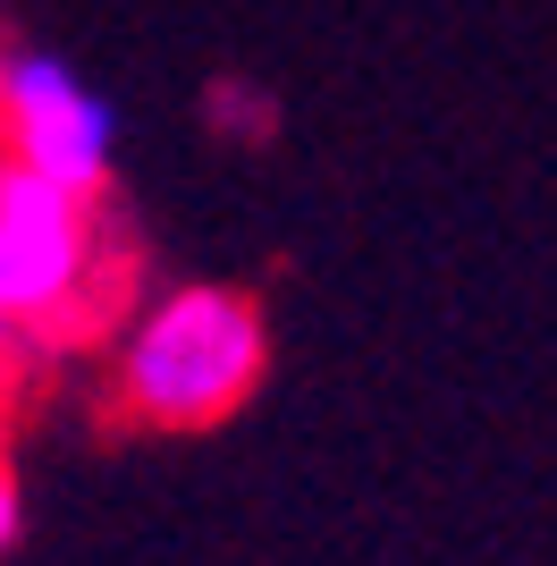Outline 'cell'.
Returning a JSON list of instances; mask_svg holds the SVG:
<instances>
[{
	"label": "cell",
	"instance_id": "6da1fadb",
	"mask_svg": "<svg viewBox=\"0 0 557 566\" xmlns=\"http://www.w3.org/2000/svg\"><path fill=\"white\" fill-rule=\"evenodd\" d=\"M271 373V322L229 280H178L118 313L111 398L144 431H220Z\"/></svg>",
	"mask_w": 557,
	"mask_h": 566
},
{
	"label": "cell",
	"instance_id": "7a4b0ae2",
	"mask_svg": "<svg viewBox=\"0 0 557 566\" xmlns=\"http://www.w3.org/2000/svg\"><path fill=\"white\" fill-rule=\"evenodd\" d=\"M118 296L127 280L111 271L102 203L51 187L0 153V313L25 338H85L93 322L127 313Z\"/></svg>",
	"mask_w": 557,
	"mask_h": 566
},
{
	"label": "cell",
	"instance_id": "3957f363",
	"mask_svg": "<svg viewBox=\"0 0 557 566\" xmlns=\"http://www.w3.org/2000/svg\"><path fill=\"white\" fill-rule=\"evenodd\" d=\"M0 153L69 195H111L118 178V111L93 94L60 51H9L0 76Z\"/></svg>",
	"mask_w": 557,
	"mask_h": 566
},
{
	"label": "cell",
	"instance_id": "277c9868",
	"mask_svg": "<svg viewBox=\"0 0 557 566\" xmlns=\"http://www.w3.org/2000/svg\"><path fill=\"white\" fill-rule=\"evenodd\" d=\"M203 118H211V136H220V144H271L278 102L262 94V85H245V76H211Z\"/></svg>",
	"mask_w": 557,
	"mask_h": 566
},
{
	"label": "cell",
	"instance_id": "5b68a950",
	"mask_svg": "<svg viewBox=\"0 0 557 566\" xmlns=\"http://www.w3.org/2000/svg\"><path fill=\"white\" fill-rule=\"evenodd\" d=\"M25 533V491H18V465H9V449H0V558L18 549Z\"/></svg>",
	"mask_w": 557,
	"mask_h": 566
},
{
	"label": "cell",
	"instance_id": "8992f818",
	"mask_svg": "<svg viewBox=\"0 0 557 566\" xmlns=\"http://www.w3.org/2000/svg\"><path fill=\"white\" fill-rule=\"evenodd\" d=\"M18 364H25V331L9 322V313H0V398L18 389Z\"/></svg>",
	"mask_w": 557,
	"mask_h": 566
},
{
	"label": "cell",
	"instance_id": "52a82bcc",
	"mask_svg": "<svg viewBox=\"0 0 557 566\" xmlns=\"http://www.w3.org/2000/svg\"><path fill=\"white\" fill-rule=\"evenodd\" d=\"M0 76H9V51H0Z\"/></svg>",
	"mask_w": 557,
	"mask_h": 566
}]
</instances>
